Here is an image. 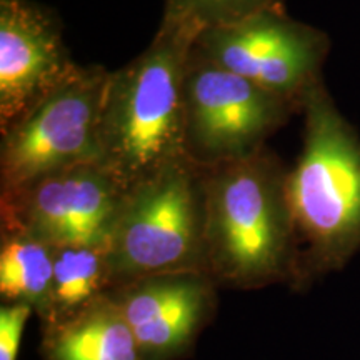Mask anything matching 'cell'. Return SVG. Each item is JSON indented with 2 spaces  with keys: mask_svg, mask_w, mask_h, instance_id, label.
Returning a JSON list of instances; mask_svg holds the SVG:
<instances>
[{
  "mask_svg": "<svg viewBox=\"0 0 360 360\" xmlns=\"http://www.w3.org/2000/svg\"><path fill=\"white\" fill-rule=\"evenodd\" d=\"M197 34L162 22L146 51L110 72L101 164L125 191L186 159L184 75Z\"/></svg>",
  "mask_w": 360,
  "mask_h": 360,
  "instance_id": "6da1fadb",
  "label": "cell"
},
{
  "mask_svg": "<svg viewBox=\"0 0 360 360\" xmlns=\"http://www.w3.org/2000/svg\"><path fill=\"white\" fill-rule=\"evenodd\" d=\"M287 174L269 147L249 159L204 169L210 274L255 285L285 272L295 245Z\"/></svg>",
  "mask_w": 360,
  "mask_h": 360,
  "instance_id": "7a4b0ae2",
  "label": "cell"
},
{
  "mask_svg": "<svg viewBox=\"0 0 360 360\" xmlns=\"http://www.w3.org/2000/svg\"><path fill=\"white\" fill-rule=\"evenodd\" d=\"M302 148L287 174L295 242L315 269L339 267L360 245V134L326 84L304 98Z\"/></svg>",
  "mask_w": 360,
  "mask_h": 360,
  "instance_id": "3957f363",
  "label": "cell"
},
{
  "mask_svg": "<svg viewBox=\"0 0 360 360\" xmlns=\"http://www.w3.org/2000/svg\"><path fill=\"white\" fill-rule=\"evenodd\" d=\"M110 282L207 272L204 167L182 159L125 193L109 245Z\"/></svg>",
  "mask_w": 360,
  "mask_h": 360,
  "instance_id": "277c9868",
  "label": "cell"
},
{
  "mask_svg": "<svg viewBox=\"0 0 360 360\" xmlns=\"http://www.w3.org/2000/svg\"><path fill=\"white\" fill-rule=\"evenodd\" d=\"M110 72L75 65L19 120L0 132V192L84 164H101V115Z\"/></svg>",
  "mask_w": 360,
  "mask_h": 360,
  "instance_id": "5b68a950",
  "label": "cell"
},
{
  "mask_svg": "<svg viewBox=\"0 0 360 360\" xmlns=\"http://www.w3.org/2000/svg\"><path fill=\"white\" fill-rule=\"evenodd\" d=\"M299 105L215 65L192 47L184 75V148L199 167L249 159Z\"/></svg>",
  "mask_w": 360,
  "mask_h": 360,
  "instance_id": "8992f818",
  "label": "cell"
},
{
  "mask_svg": "<svg viewBox=\"0 0 360 360\" xmlns=\"http://www.w3.org/2000/svg\"><path fill=\"white\" fill-rule=\"evenodd\" d=\"M195 51L250 82L294 102L322 84L330 39L317 27L297 20L285 8H270L240 24L197 35Z\"/></svg>",
  "mask_w": 360,
  "mask_h": 360,
  "instance_id": "52a82bcc",
  "label": "cell"
},
{
  "mask_svg": "<svg viewBox=\"0 0 360 360\" xmlns=\"http://www.w3.org/2000/svg\"><path fill=\"white\" fill-rule=\"evenodd\" d=\"M127 191L102 164H84L0 192L6 232L57 247L109 245Z\"/></svg>",
  "mask_w": 360,
  "mask_h": 360,
  "instance_id": "ba28073f",
  "label": "cell"
},
{
  "mask_svg": "<svg viewBox=\"0 0 360 360\" xmlns=\"http://www.w3.org/2000/svg\"><path fill=\"white\" fill-rule=\"evenodd\" d=\"M77 65L53 8L0 0V132L19 120Z\"/></svg>",
  "mask_w": 360,
  "mask_h": 360,
  "instance_id": "9c48e42d",
  "label": "cell"
},
{
  "mask_svg": "<svg viewBox=\"0 0 360 360\" xmlns=\"http://www.w3.org/2000/svg\"><path fill=\"white\" fill-rule=\"evenodd\" d=\"M205 272H177L125 283L120 312L139 345L167 350L192 334L209 299Z\"/></svg>",
  "mask_w": 360,
  "mask_h": 360,
  "instance_id": "30bf717a",
  "label": "cell"
},
{
  "mask_svg": "<svg viewBox=\"0 0 360 360\" xmlns=\"http://www.w3.org/2000/svg\"><path fill=\"white\" fill-rule=\"evenodd\" d=\"M53 247L22 232H4L0 294L17 304L52 305Z\"/></svg>",
  "mask_w": 360,
  "mask_h": 360,
  "instance_id": "8fae6325",
  "label": "cell"
},
{
  "mask_svg": "<svg viewBox=\"0 0 360 360\" xmlns=\"http://www.w3.org/2000/svg\"><path fill=\"white\" fill-rule=\"evenodd\" d=\"M137 345L119 305L103 302L58 339L53 357L56 360H139Z\"/></svg>",
  "mask_w": 360,
  "mask_h": 360,
  "instance_id": "7c38bea8",
  "label": "cell"
},
{
  "mask_svg": "<svg viewBox=\"0 0 360 360\" xmlns=\"http://www.w3.org/2000/svg\"><path fill=\"white\" fill-rule=\"evenodd\" d=\"M110 283L105 247L69 245L53 250L52 305L70 312L92 302Z\"/></svg>",
  "mask_w": 360,
  "mask_h": 360,
  "instance_id": "4fadbf2b",
  "label": "cell"
},
{
  "mask_svg": "<svg viewBox=\"0 0 360 360\" xmlns=\"http://www.w3.org/2000/svg\"><path fill=\"white\" fill-rule=\"evenodd\" d=\"M270 8H285V0H164L162 22L199 35L209 29L240 24Z\"/></svg>",
  "mask_w": 360,
  "mask_h": 360,
  "instance_id": "5bb4252c",
  "label": "cell"
},
{
  "mask_svg": "<svg viewBox=\"0 0 360 360\" xmlns=\"http://www.w3.org/2000/svg\"><path fill=\"white\" fill-rule=\"evenodd\" d=\"M29 315V304L8 305L0 310V360L17 359Z\"/></svg>",
  "mask_w": 360,
  "mask_h": 360,
  "instance_id": "9a60e30c",
  "label": "cell"
}]
</instances>
